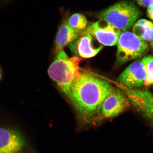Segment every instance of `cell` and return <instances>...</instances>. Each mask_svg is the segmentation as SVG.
Wrapping results in <instances>:
<instances>
[{
  "label": "cell",
  "mask_w": 153,
  "mask_h": 153,
  "mask_svg": "<svg viewBox=\"0 0 153 153\" xmlns=\"http://www.w3.org/2000/svg\"><path fill=\"white\" fill-rule=\"evenodd\" d=\"M139 5L145 7L153 6V0H136Z\"/></svg>",
  "instance_id": "9a60e30c"
},
{
  "label": "cell",
  "mask_w": 153,
  "mask_h": 153,
  "mask_svg": "<svg viewBox=\"0 0 153 153\" xmlns=\"http://www.w3.org/2000/svg\"><path fill=\"white\" fill-rule=\"evenodd\" d=\"M140 15V11L134 3L122 1L105 9L97 14V17L124 32L132 27Z\"/></svg>",
  "instance_id": "3957f363"
},
{
  "label": "cell",
  "mask_w": 153,
  "mask_h": 153,
  "mask_svg": "<svg viewBox=\"0 0 153 153\" xmlns=\"http://www.w3.org/2000/svg\"><path fill=\"white\" fill-rule=\"evenodd\" d=\"M86 29L101 45L108 46L117 45L120 36L123 32L103 20L90 24Z\"/></svg>",
  "instance_id": "ba28073f"
},
{
  "label": "cell",
  "mask_w": 153,
  "mask_h": 153,
  "mask_svg": "<svg viewBox=\"0 0 153 153\" xmlns=\"http://www.w3.org/2000/svg\"><path fill=\"white\" fill-rule=\"evenodd\" d=\"M80 60L76 56L70 57L62 50L56 53L54 61L48 69L49 77L68 98L73 84L81 71Z\"/></svg>",
  "instance_id": "7a4b0ae2"
},
{
  "label": "cell",
  "mask_w": 153,
  "mask_h": 153,
  "mask_svg": "<svg viewBox=\"0 0 153 153\" xmlns=\"http://www.w3.org/2000/svg\"><path fill=\"white\" fill-rule=\"evenodd\" d=\"M67 20L70 27L79 33L85 30L88 26L86 17L83 14L79 13L72 15Z\"/></svg>",
  "instance_id": "4fadbf2b"
},
{
  "label": "cell",
  "mask_w": 153,
  "mask_h": 153,
  "mask_svg": "<svg viewBox=\"0 0 153 153\" xmlns=\"http://www.w3.org/2000/svg\"><path fill=\"white\" fill-rule=\"evenodd\" d=\"M132 30L141 39L150 42L153 37V24L146 19H140L134 25Z\"/></svg>",
  "instance_id": "7c38bea8"
},
{
  "label": "cell",
  "mask_w": 153,
  "mask_h": 153,
  "mask_svg": "<svg viewBox=\"0 0 153 153\" xmlns=\"http://www.w3.org/2000/svg\"><path fill=\"white\" fill-rule=\"evenodd\" d=\"M70 27L67 20L63 22L57 34L55 42V52L56 53L74 41L79 35Z\"/></svg>",
  "instance_id": "8fae6325"
},
{
  "label": "cell",
  "mask_w": 153,
  "mask_h": 153,
  "mask_svg": "<svg viewBox=\"0 0 153 153\" xmlns=\"http://www.w3.org/2000/svg\"><path fill=\"white\" fill-rule=\"evenodd\" d=\"M130 104L128 99L123 91L114 87L101 105L96 124L103 120L118 116L127 109Z\"/></svg>",
  "instance_id": "8992f818"
},
{
  "label": "cell",
  "mask_w": 153,
  "mask_h": 153,
  "mask_svg": "<svg viewBox=\"0 0 153 153\" xmlns=\"http://www.w3.org/2000/svg\"><path fill=\"white\" fill-rule=\"evenodd\" d=\"M144 66L146 76L144 85H153V56L152 55L145 56L141 60Z\"/></svg>",
  "instance_id": "5bb4252c"
},
{
  "label": "cell",
  "mask_w": 153,
  "mask_h": 153,
  "mask_svg": "<svg viewBox=\"0 0 153 153\" xmlns=\"http://www.w3.org/2000/svg\"><path fill=\"white\" fill-rule=\"evenodd\" d=\"M113 87L106 80L81 70L68 98L82 123L96 124L101 105Z\"/></svg>",
  "instance_id": "6da1fadb"
},
{
  "label": "cell",
  "mask_w": 153,
  "mask_h": 153,
  "mask_svg": "<svg viewBox=\"0 0 153 153\" xmlns=\"http://www.w3.org/2000/svg\"><path fill=\"white\" fill-rule=\"evenodd\" d=\"M69 48L74 56L89 58L96 55L103 46L85 29L70 44Z\"/></svg>",
  "instance_id": "52a82bcc"
},
{
  "label": "cell",
  "mask_w": 153,
  "mask_h": 153,
  "mask_svg": "<svg viewBox=\"0 0 153 153\" xmlns=\"http://www.w3.org/2000/svg\"><path fill=\"white\" fill-rule=\"evenodd\" d=\"M24 137L18 130L0 128V153H22Z\"/></svg>",
  "instance_id": "30bf717a"
},
{
  "label": "cell",
  "mask_w": 153,
  "mask_h": 153,
  "mask_svg": "<svg viewBox=\"0 0 153 153\" xmlns=\"http://www.w3.org/2000/svg\"><path fill=\"white\" fill-rule=\"evenodd\" d=\"M146 73L141 61L130 65L118 76L117 81L122 86L129 88H140L144 85Z\"/></svg>",
  "instance_id": "9c48e42d"
},
{
  "label": "cell",
  "mask_w": 153,
  "mask_h": 153,
  "mask_svg": "<svg viewBox=\"0 0 153 153\" xmlns=\"http://www.w3.org/2000/svg\"><path fill=\"white\" fill-rule=\"evenodd\" d=\"M117 45V62L120 64L143 56L150 48L148 42L128 31L122 32Z\"/></svg>",
  "instance_id": "277c9868"
},
{
  "label": "cell",
  "mask_w": 153,
  "mask_h": 153,
  "mask_svg": "<svg viewBox=\"0 0 153 153\" xmlns=\"http://www.w3.org/2000/svg\"><path fill=\"white\" fill-rule=\"evenodd\" d=\"M151 47L153 51V37L150 41Z\"/></svg>",
  "instance_id": "e0dca14e"
},
{
  "label": "cell",
  "mask_w": 153,
  "mask_h": 153,
  "mask_svg": "<svg viewBox=\"0 0 153 153\" xmlns=\"http://www.w3.org/2000/svg\"><path fill=\"white\" fill-rule=\"evenodd\" d=\"M130 104L153 127V93L148 89L129 88L122 86V90Z\"/></svg>",
  "instance_id": "5b68a950"
},
{
  "label": "cell",
  "mask_w": 153,
  "mask_h": 153,
  "mask_svg": "<svg viewBox=\"0 0 153 153\" xmlns=\"http://www.w3.org/2000/svg\"><path fill=\"white\" fill-rule=\"evenodd\" d=\"M147 14L149 18L153 21V6L148 7L147 11Z\"/></svg>",
  "instance_id": "2e32d148"
}]
</instances>
